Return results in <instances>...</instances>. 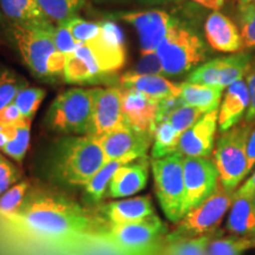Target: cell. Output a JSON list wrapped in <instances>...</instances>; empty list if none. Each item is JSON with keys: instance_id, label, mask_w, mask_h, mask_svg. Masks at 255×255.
Listing matches in <instances>:
<instances>
[{"instance_id": "obj_1", "label": "cell", "mask_w": 255, "mask_h": 255, "mask_svg": "<svg viewBox=\"0 0 255 255\" xmlns=\"http://www.w3.org/2000/svg\"><path fill=\"white\" fill-rule=\"evenodd\" d=\"M11 216L33 235L50 241L102 239L110 226L97 212L83 208L60 194L43 189H30L23 205Z\"/></svg>"}, {"instance_id": "obj_2", "label": "cell", "mask_w": 255, "mask_h": 255, "mask_svg": "<svg viewBox=\"0 0 255 255\" xmlns=\"http://www.w3.org/2000/svg\"><path fill=\"white\" fill-rule=\"evenodd\" d=\"M5 36L20 55L25 66L43 82H57L64 76L66 56L56 49L50 20L30 24L8 23L0 18Z\"/></svg>"}, {"instance_id": "obj_3", "label": "cell", "mask_w": 255, "mask_h": 255, "mask_svg": "<svg viewBox=\"0 0 255 255\" xmlns=\"http://www.w3.org/2000/svg\"><path fill=\"white\" fill-rule=\"evenodd\" d=\"M105 162L100 139L92 135L60 136L46 151L50 176L65 186L84 187Z\"/></svg>"}, {"instance_id": "obj_4", "label": "cell", "mask_w": 255, "mask_h": 255, "mask_svg": "<svg viewBox=\"0 0 255 255\" xmlns=\"http://www.w3.org/2000/svg\"><path fill=\"white\" fill-rule=\"evenodd\" d=\"M94 88H71L59 94L46 111L44 123L62 136L90 135Z\"/></svg>"}, {"instance_id": "obj_5", "label": "cell", "mask_w": 255, "mask_h": 255, "mask_svg": "<svg viewBox=\"0 0 255 255\" xmlns=\"http://www.w3.org/2000/svg\"><path fill=\"white\" fill-rule=\"evenodd\" d=\"M161 62L163 76L177 77L188 73L207 58L206 44L191 28L180 21L156 50Z\"/></svg>"}, {"instance_id": "obj_6", "label": "cell", "mask_w": 255, "mask_h": 255, "mask_svg": "<svg viewBox=\"0 0 255 255\" xmlns=\"http://www.w3.org/2000/svg\"><path fill=\"white\" fill-rule=\"evenodd\" d=\"M255 122L238 123L222 132L214 150V163L220 181L226 189L237 191L239 184L248 175L247 142Z\"/></svg>"}, {"instance_id": "obj_7", "label": "cell", "mask_w": 255, "mask_h": 255, "mask_svg": "<svg viewBox=\"0 0 255 255\" xmlns=\"http://www.w3.org/2000/svg\"><path fill=\"white\" fill-rule=\"evenodd\" d=\"M183 157L177 151L162 158H151L150 161L158 203L165 218L173 223L181 221L184 216Z\"/></svg>"}, {"instance_id": "obj_8", "label": "cell", "mask_w": 255, "mask_h": 255, "mask_svg": "<svg viewBox=\"0 0 255 255\" xmlns=\"http://www.w3.org/2000/svg\"><path fill=\"white\" fill-rule=\"evenodd\" d=\"M234 194L235 191L226 189L220 181L218 188L208 199L188 212L177 222L176 228L165 237L167 241L199 238L218 231L226 213L231 209Z\"/></svg>"}, {"instance_id": "obj_9", "label": "cell", "mask_w": 255, "mask_h": 255, "mask_svg": "<svg viewBox=\"0 0 255 255\" xmlns=\"http://www.w3.org/2000/svg\"><path fill=\"white\" fill-rule=\"evenodd\" d=\"M167 233V227L157 215L143 221L110 225L102 240L111 245L121 255H151Z\"/></svg>"}, {"instance_id": "obj_10", "label": "cell", "mask_w": 255, "mask_h": 255, "mask_svg": "<svg viewBox=\"0 0 255 255\" xmlns=\"http://www.w3.org/2000/svg\"><path fill=\"white\" fill-rule=\"evenodd\" d=\"M110 20L117 19L132 25L139 39L141 53L156 52L159 44L164 40L178 19L161 9L145 11H116L105 14Z\"/></svg>"}, {"instance_id": "obj_11", "label": "cell", "mask_w": 255, "mask_h": 255, "mask_svg": "<svg viewBox=\"0 0 255 255\" xmlns=\"http://www.w3.org/2000/svg\"><path fill=\"white\" fill-rule=\"evenodd\" d=\"M183 176L186 187V215L214 193L220 183V175L214 161L210 158L183 157Z\"/></svg>"}, {"instance_id": "obj_12", "label": "cell", "mask_w": 255, "mask_h": 255, "mask_svg": "<svg viewBox=\"0 0 255 255\" xmlns=\"http://www.w3.org/2000/svg\"><path fill=\"white\" fill-rule=\"evenodd\" d=\"M251 62L252 57L247 53L220 57L191 71L187 82L226 89L246 76Z\"/></svg>"}, {"instance_id": "obj_13", "label": "cell", "mask_w": 255, "mask_h": 255, "mask_svg": "<svg viewBox=\"0 0 255 255\" xmlns=\"http://www.w3.org/2000/svg\"><path fill=\"white\" fill-rule=\"evenodd\" d=\"M117 72H103L98 66L94 53L87 44H78L71 55L66 56L63 81L68 84H104L108 87L120 85Z\"/></svg>"}, {"instance_id": "obj_14", "label": "cell", "mask_w": 255, "mask_h": 255, "mask_svg": "<svg viewBox=\"0 0 255 255\" xmlns=\"http://www.w3.org/2000/svg\"><path fill=\"white\" fill-rule=\"evenodd\" d=\"M87 45L94 53L98 66L103 72H117L127 60V50L121 28L114 21L101 23L98 36Z\"/></svg>"}, {"instance_id": "obj_15", "label": "cell", "mask_w": 255, "mask_h": 255, "mask_svg": "<svg viewBox=\"0 0 255 255\" xmlns=\"http://www.w3.org/2000/svg\"><path fill=\"white\" fill-rule=\"evenodd\" d=\"M126 123L122 108V88H94V108L90 135L100 138Z\"/></svg>"}, {"instance_id": "obj_16", "label": "cell", "mask_w": 255, "mask_h": 255, "mask_svg": "<svg viewBox=\"0 0 255 255\" xmlns=\"http://www.w3.org/2000/svg\"><path fill=\"white\" fill-rule=\"evenodd\" d=\"M122 88V87H121ZM159 102L130 88H122V108L124 121L137 132L154 141L157 126Z\"/></svg>"}, {"instance_id": "obj_17", "label": "cell", "mask_w": 255, "mask_h": 255, "mask_svg": "<svg viewBox=\"0 0 255 255\" xmlns=\"http://www.w3.org/2000/svg\"><path fill=\"white\" fill-rule=\"evenodd\" d=\"M98 139L107 162L126 156H133L135 158L144 157L152 142L150 137L135 131L127 123L117 127Z\"/></svg>"}, {"instance_id": "obj_18", "label": "cell", "mask_w": 255, "mask_h": 255, "mask_svg": "<svg viewBox=\"0 0 255 255\" xmlns=\"http://www.w3.org/2000/svg\"><path fill=\"white\" fill-rule=\"evenodd\" d=\"M218 121L219 110L203 115L193 127L181 135L177 151L184 157L209 158L214 150L215 133L219 126Z\"/></svg>"}, {"instance_id": "obj_19", "label": "cell", "mask_w": 255, "mask_h": 255, "mask_svg": "<svg viewBox=\"0 0 255 255\" xmlns=\"http://www.w3.org/2000/svg\"><path fill=\"white\" fill-rule=\"evenodd\" d=\"M148 156L124 164L114 175L105 199H124L143 190L149 176Z\"/></svg>"}, {"instance_id": "obj_20", "label": "cell", "mask_w": 255, "mask_h": 255, "mask_svg": "<svg viewBox=\"0 0 255 255\" xmlns=\"http://www.w3.org/2000/svg\"><path fill=\"white\" fill-rule=\"evenodd\" d=\"M96 212L109 225H126L143 221L155 215V208L148 195L136 196L102 205Z\"/></svg>"}, {"instance_id": "obj_21", "label": "cell", "mask_w": 255, "mask_h": 255, "mask_svg": "<svg viewBox=\"0 0 255 255\" xmlns=\"http://www.w3.org/2000/svg\"><path fill=\"white\" fill-rule=\"evenodd\" d=\"M205 32L209 45L216 51L235 53L244 47L241 32L225 14L215 11L207 18Z\"/></svg>"}, {"instance_id": "obj_22", "label": "cell", "mask_w": 255, "mask_h": 255, "mask_svg": "<svg viewBox=\"0 0 255 255\" xmlns=\"http://www.w3.org/2000/svg\"><path fill=\"white\" fill-rule=\"evenodd\" d=\"M120 87L135 89L158 102L178 98L181 95V85L168 81L164 76L138 75L132 71L121 76Z\"/></svg>"}, {"instance_id": "obj_23", "label": "cell", "mask_w": 255, "mask_h": 255, "mask_svg": "<svg viewBox=\"0 0 255 255\" xmlns=\"http://www.w3.org/2000/svg\"><path fill=\"white\" fill-rule=\"evenodd\" d=\"M248 107H250V92L246 81L241 79L226 88L219 110L218 123L220 131L226 132L240 123V120L247 113Z\"/></svg>"}, {"instance_id": "obj_24", "label": "cell", "mask_w": 255, "mask_h": 255, "mask_svg": "<svg viewBox=\"0 0 255 255\" xmlns=\"http://www.w3.org/2000/svg\"><path fill=\"white\" fill-rule=\"evenodd\" d=\"M226 229L235 237L255 238V195L235 191Z\"/></svg>"}, {"instance_id": "obj_25", "label": "cell", "mask_w": 255, "mask_h": 255, "mask_svg": "<svg viewBox=\"0 0 255 255\" xmlns=\"http://www.w3.org/2000/svg\"><path fill=\"white\" fill-rule=\"evenodd\" d=\"M225 89L184 82L181 84L180 98L182 103L202 111L203 114L219 110Z\"/></svg>"}, {"instance_id": "obj_26", "label": "cell", "mask_w": 255, "mask_h": 255, "mask_svg": "<svg viewBox=\"0 0 255 255\" xmlns=\"http://www.w3.org/2000/svg\"><path fill=\"white\" fill-rule=\"evenodd\" d=\"M0 18L14 24L49 20L40 9L37 0H0Z\"/></svg>"}, {"instance_id": "obj_27", "label": "cell", "mask_w": 255, "mask_h": 255, "mask_svg": "<svg viewBox=\"0 0 255 255\" xmlns=\"http://www.w3.org/2000/svg\"><path fill=\"white\" fill-rule=\"evenodd\" d=\"M135 159L137 158L133 157V156H126V157H121L117 159H113V161L105 162L103 167L84 186L85 196H87L89 202L97 205L102 200H104L105 195H107L108 188H109V184L111 180H113L115 173L122 165L135 161Z\"/></svg>"}, {"instance_id": "obj_28", "label": "cell", "mask_w": 255, "mask_h": 255, "mask_svg": "<svg viewBox=\"0 0 255 255\" xmlns=\"http://www.w3.org/2000/svg\"><path fill=\"white\" fill-rule=\"evenodd\" d=\"M31 123V119L24 117L18 123L13 124L12 126L11 139H9V142L1 150L8 158L14 161L15 163L20 164L25 156H26L28 146H30Z\"/></svg>"}, {"instance_id": "obj_29", "label": "cell", "mask_w": 255, "mask_h": 255, "mask_svg": "<svg viewBox=\"0 0 255 255\" xmlns=\"http://www.w3.org/2000/svg\"><path fill=\"white\" fill-rule=\"evenodd\" d=\"M221 232H216L207 247V255H242L255 247V238L222 237Z\"/></svg>"}, {"instance_id": "obj_30", "label": "cell", "mask_w": 255, "mask_h": 255, "mask_svg": "<svg viewBox=\"0 0 255 255\" xmlns=\"http://www.w3.org/2000/svg\"><path fill=\"white\" fill-rule=\"evenodd\" d=\"M37 2L51 23L58 25L77 17L85 0H37Z\"/></svg>"}, {"instance_id": "obj_31", "label": "cell", "mask_w": 255, "mask_h": 255, "mask_svg": "<svg viewBox=\"0 0 255 255\" xmlns=\"http://www.w3.org/2000/svg\"><path fill=\"white\" fill-rule=\"evenodd\" d=\"M181 133L167 120L159 121L154 132L151 148V158H162L177 152Z\"/></svg>"}, {"instance_id": "obj_32", "label": "cell", "mask_w": 255, "mask_h": 255, "mask_svg": "<svg viewBox=\"0 0 255 255\" xmlns=\"http://www.w3.org/2000/svg\"><path fill=\"white\" fill-rule=\"evenodd\" d=\"M28 87L26 78L0 62V110L11 103L21 89Z\"/></svg>"}, {"instance_id": "obj_33", "label": "cell", "mask_w": 255, "mask_h": 255, "mask_svg": "<svg viewBox=\"0 0 255 255\" xmlns=\"http://www.w3.org/2000/svg\"><path fill=\"white\" fill-rule=\"evenodd\" d=\"M216 232L199 238L169 241L165 255H207V247Z\"/></svg>"}, {"instance_id": "obj_34", "label": "cell", "mask_w": 255, "mask_h": 255, "mask_svg": "<svg viewBox=\"0 0 255 255\" xmlns=\"http://www.w3.org/2000/svg\"><path fill=\"white\" fill-rule=\"evenodd\" d=\"M203 115L205 114L201 110L190 107V105L184 104L181 101V103L177 107H175L170 113H168V115L163 120H167L175 128V130L182 135L190 127H193Z\"/></svg>"}, {"instance_id": "obj_35", "label": "cell", "mask_w": 255, "mask_h": 255, "mask_svg": "<svg viewBox=\"0 0 255 255\" xmlns=\"http://www.w3.org/2000/svg\"><path fill=\"white\" fill-rule=\"evenodd\" d=\"M30 189V183L25 180L13 184L0 195V212L8 216L15 214L24 203Z\"/></svg>"}, {"instance_id": "obj_36", "label": "cell", "mask_w": 255, "mask_h": 255, "mask_svg": "<svg viewBox=\"0 0 255 255\" xmlns=\"http://www.w3.org/2000/svg\"><path fill=\"white\" fill-rule=\"evenodd\" d=\"M46 92L40 88L26 87L21 89L13 98V103L20 111L21 115L27 119H33L39 109L41 102L45 98Z\"/></svg>"}, {"instance_id": "obj_37", "label": "cell", "mask_w": 255, "mask_h": 255, "mask_svg": "<svg viewBox=\"0 0 255 255\" xmlns=\"http://www.w3.org/2000/svg\"><path fill=\"white\" fill-rule=\"evenodd\" d=\"M65 24L78 44H88L97 37L101 31V23L88 21L79 17H73Z\"/></svg>"}, {"instance_id": "obj_38", "label": "cell", "mask_w": 255, "mask_h": 255, "mask_svg": "<svg viewBox=\"0 0 255 255\" xmlns=\"http://www.w3.org/2000/svg\"><path fill=\"white\" fill-rule=\"evenodd\" d=\"M240 32L244 46L255 49V2L240 8Z\"/></svg>"}, {"instance_id": "obj_39", "label": "cell", "mask_w": 255, "mask_h": 255, "mask_svg": "<svg viewBox=\"0 0 255 255\" xmlns=\"http://www.w3.org/2000/svg\"><path fill=\"white\" fill-rule=\"evenodd\" d=\"M21 170L0 150V195L21 178Z\"/></svg>"}, {"instance_id": "obj_40", "label": "cell", "mask_w": 255, "mask_h": 255, "mask_svg": "<svg viewBox=\"0 0 255 255\" xmlns=\"http://www.w3.org/2000/svg\"><path fill=\"white\" fill-rule=\"evenodd\" d=\"M52 38L55 41L56 49L65 56L71 55L78 46V43L73 38L71 31L69 30L65 23L56 25L52 32Z\"/></svg>"}, {"instance_id": "obj_41", "label": "cell", "mask_w": 255, "mask_h": 255, "mask_svg": "<svg viewBox=\"0 0 255 255\" xmlns=\"http://www.w3.org/2000/svg\"><path fill=\"white\" fill-rule=\"evenodd\" d=\"M96 5L114 8H131V7H152L181 1V0H91Z\"/></svg>"}, {"instance_id": "obj_42", "label": "cell", "mask_w": 255, "mask_h": 255, "mask_svg": "<svg viewBox=\"0 0 255 255\" xmlns=\"http://www.w3.org/2000/svg\"><path fill=\"white\" fill-rule=\"evenodd\" d=\"M132 72L138 75H158L163 76L161 62L156 52L142 53L141 59L137 63L135 70Z\"/></svg>"}, {"instance_id": "obj_43", "label": "cell", "mask_w": 255, "mask_h": 255, "mask_svg": "<svg viewBox=\"0 0 255 255\" xmlns=\"http://www.w3.org/2000/svg\"><path fill=\"white\" fill-rule=\"evenodd\" d=\"M246 83L248 92H250V107H248L245 121L255 122V58L252 59L250 69L246 73Z\"/></svg>"}, {"instance_id": "obj_44", "label": "cell", "mask_w": 255, "mask_h": 255, "mask_svg": "<svg viewBox=\"0 0 255 255\" xmlns=\"http://www.w3.org/2000/svg\"><path fill=\"white\" fill-rule=\"evenodd\" d=\"M23 119L24 116L13 102H11L0 110V124H2V126H12V124L18 123Z\"/></svg>"}, {"instance_id": "obj_45", "label": "cell", "mask_w": 255, "mask_h": 255, "mask_svg": "<svg viewBox=\"0 0 255 255\" xmlns=\"http://www.w3.org/2000/svg\"><path fill=\"white\" fill-rule=\"evenodd\" d=\"M247 161H248L247 170H248V174H250L254 169V165H255V126L253 128V130H252L250 138H248V142H247Z\"/></svg>"}, {"instance_id": "obj_46", "label": "cell", "mask_w": 255, "mask_h": 255, "mask_svg": "<svg viewBox=\"0 0 255 255\" xmlns=\"http://www.w3.org/2000/svg\"><path fill=\"white\" fill-rule=\"evenodd\" d=\"M12 126H2V124H0V150H2L5 148V145L11 139Z\"/></svg>"}, {"instance_id": "obj_47", "label": "cell", "mask_w": 255, "mask_h": 255, "mask_svg": "<svg viewBox=\"0 0 255 255\" xmlns=\"http://www.w3.org/2000/svg\"><path fill=\"white\" fill-rule=\"evenodd\" d=\"M237 193L240 194H254L255 195V170L252 176L240 188H238Z\"/></svg>"}, {"instance_id": "obj_48", "label": "cell", "mask_w": 255, "mask_h": 255, "mask_svg": "<svg viewBox=\"0 0 255 255\" xmlns=\"http://www.w3.org/2000/svg\"><path fill=\"white\" fill-rule=\"evenodd\" d=\"M193 1L205 6L207 8L215 9V11H218L219 8H221L223 5V0H193Z\"/></svg>"}, {"instance_id": "obj_49", "label": "cell", "mask_w": 255, "mask_h": 255, "mask_svg": "<svg viewBox=\"0 0 255 255\" xmlns=\"http://www.w3.org/2000/svg\"><path fill=\"white\" fill-rule=\"evenodd\" d=\"M238 2L240 4V6L242 7V6H246L248 4H251L252 0H238Z\"/></svg>"}, {"instance_id": "obj_50", "label": "cell", "mask_w": 255, "mask_h": 255, "mask_svg": "<svg viewBox=\"0 0 255 255\" xmlns=\"http://www.w3.org/2000/svg\"><path fill=\"white\" fill-rule=\"evenodd\" d=\"M253 1H254V2H255V0H253Z\"/></svg>"}]
</instances>
